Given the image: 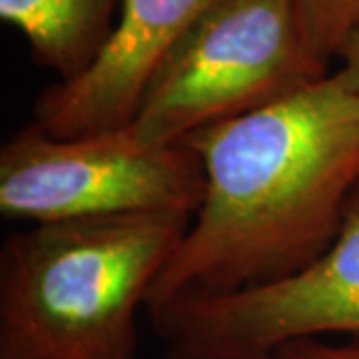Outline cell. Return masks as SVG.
I'll return each instance as SVG.
<instances>
[{
    "label": "cell",
    "instance_id": "cell-1",
    "mask_svg": "<svg viewBox=\"0 0 359 359\" xmlns=\"http://www.w3.org/2000/svg\"><path fill=\"white\" fill-rule=\"evenodd\" d=\"M184 142L204 196L146 309L268 285L330 248L359 184V92L334 72Z\"/></svg>",
    "mask_w": 359,
    "mask_h": 359
},
{
    "label": "cell",
    "instance_id": "cell-3",
    "mask_svg": "<svg viewBox=\"0 0 359 359\" xmlns=\"http://www.w3.org/2000/svg\"><path fill=\"white\" fill-rule=\"evenodd\" d=\"M327 74L294 0H218L168 52L128 126L144 144H182Z\"/></svg>",
    "mask_w": 359,
    "mask_h": 359
},
{
    "label": "cell",
    "instance_id": "cell-4",
    "mask_svg": "<svg viewBox=\"0 0 359 359\" xmlns=\"http://www.w3.org/2000/svg\"><path fill=\"white\" fill-rule=\"evenodd\" d=\"M202 196V160L186 142L144 144L130 126L54 138L30 122L0 148V212L32 226L132 214L192 218Z\"/></svg>",
    "mask_w": 359,
    "mask_h": 359
},
{
    "label": "cell",
    "instance_id": "cell-5",
    "mask_svg": "<svg viewBox=\"0 0 359 359\" xmlns=\"http://www.w3.org/2000/svg\"><path fill=\"white\" fill-rule=\"evenodd\" d=\"M164 359H266L302 337L359 335V184L330 248L294 276L233 294H184L146 309Z\"/></svg>",
    "mask_w": 359,
    "mask_h": 359
},
{
    "label": "cell",
    "instance_id": "cell-2",
    "mask_svg": "<svg viewBox=\"0 0 359 359\" xmlns=\"http://www.w3.org/2000/svg\"><path fill=\"white\" fill-rule=\"evenodd\" d=\"M190 219H62L6 236L0 359H140L138 309H146Z\"/></svg>",
    "mask_w": 359,
    "mask_h": 359
},
{
    "label": "cell",
    "instance_id": "cell-8",
    "mask_svg": "<svg viewBox=\"0 0 359 359\" xmlns=\"http://www.w3.org/2000/svg\"><path fill=\"white\" fill-rule=\"evenodd\" d=\"M311 48L330 65L359 25V0H294Z\"/></svg>",
    "mask_w": 359,
    "mask_h": 359
},
{
    "label": "cell",
    "instance_id": "cell-6",
    "mask_svg": "<svg viewBox=\"0 0 359 359\" xmlns=\"http://www.w3.org/2000/svg\"><path fill=\"white\" fill-rule=\"evenodd\" d=\"M218 0H124L114 34L82 76L40 92L34 120L54 138L124 128L168 56Z\"/></svg>",
    "mask_w": 359,
    "mask_h": 359
},
{
    "label": "cell",
    "instance_id": "cell-9",
    "mask_svg": "<svg viewBox=\"0 0 359 359\" xmlns=\"http://www.w3.org/2000/svg\"><path fill=\"white\" fill-rule=\"evenodd\" d=\"M266 359H359V335L344 344H327L321 337H302L278 346Z\"/></svg>",
    "mask_w": 359,
    "mask_h": 359
},
{
    "label": "cell",
    "instance_id": "cell-7",
    "mask_svg": "<svg viewBox=\"0 0 359 359\" xmlns=\"http://www.w3.org/2000/svg\"><path fill=\"white\" fill-rule=\"evenodd\" d=\"M124 0H0V18L28 42L58 82L82 76L114 34Z\"/></svg>",
    "mask_w": 359,
    "mask_h": 359
},
{
    "label": "cell",
    "instance_id": "cell-10",
    "mask_svg": "<svg viewBox=\"0 0 359 359\" xmlns=\"http://www.w3.org/2000/svg\"><path fill=\"white\" fill-rule=\"evenodd\" d=\"M337 58L341 60V68L337 74L346 80L347 84L359 92V25L347 34L344 44L337 50Z\"/></svg>",
    "mask_w": 359,
    "mask_h": 359
}]
</instances>
